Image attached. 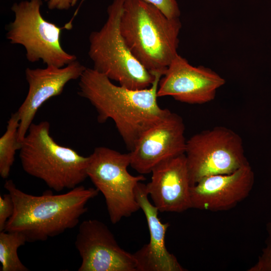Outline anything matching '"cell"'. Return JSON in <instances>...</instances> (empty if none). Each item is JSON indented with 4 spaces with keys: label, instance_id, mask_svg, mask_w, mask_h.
<instances>
[{
    "label": "cell",
    "instance_id": "8",
    "mask_svg": "<svg viewBox=\"0 0 271 271\" xmlns=\"http://www.w3.org/2000/svg\"><path fill=\"white\" fill-rule=\"evenodd\" d=\"M185 155L191 186L202 179L232 173L247 164L240 136L224 126H215L192 136Z\"/></svg>",
    "mask_w": 271,
    "mask_h": 271
},
{
    "label": "cell",
    "instance_id": "19",
    "mask_svg": "<svg viewBox=\"0 0 271 271\" xmlns=\"http://www.w3.org/2000/svg\"><path fill=\"white\" fill-rule=\"evenodd\" d=\"M151 4L170 19L179 18L180 11L176 0H142Z\"/></svg>",
    "mask_w": 271,
    "mask_h": 271
},
{
    "label": "cell",
    "instance_id": "3",
    "mask_svg": "<svg viewBox=\"0 0 271 271\" xmlns=\"http://www.w3.org/2000/svg\"><path fill=\"white\" fill-rule=\"evenodd\" d=\"M181 23L142 0H124L120 21L121 36L136 59L153 74L163 75L177 49Z\"/></svg>",
    "mask_w": 271,
    "mask_h": 271
},
{
    "label": "cell",
    "instance_id": "1",
    "mask_svg": "<svg viewBox=\"0 0 271 271\" xmlns=\"http://www.w3.org/2000/svg\"><path fill=\"white\" fill-rule=\"evenodd\" d=\"M155 74L150 87L137 90L116 85L93 68L86 67L79 79L78 95L95 108L99 123L109 119L114 121L130 152L143 132L171 112L158 105L157 91L163 75Z\"/></svg>",
    "mask_w": 271,
    "mask_h": 271
},
{
    "label": "cell",
    "instance_id": "9",
    "mask_svg": "<svg viewBox=\"0 0 271 271\" xmlns=\"http://www.w3.org/2000/svg\"><path fill=\"white\" fill-rule=\"evenodd\" d=\"M75 246L81 258L78 271H138L133 254L122 248L100 220L89 219L80 223Z\"/></svg>",
    "mask_w": 271,
    "mask_h": 271
},
{
    "label": "cell",
    "instance_id": "12",
    "mask_svg": "<svg viewBox=\"0 0 271 271\" xmlns=\"http://www.w3.org/2000/svg\"><path fill=\"white\" fill-rule=\"evenodd\" d=\"M86 67L77 60L58 67L25 70L28 83L27 95L17 112L20 119L18 138L21 142L26 136L39 108L50 98L60 95L70 81L79 79Z\"/></svg>",
    "mask_w": 271,
    "mask_h": 271
},
{
    "label": "cell",
    "instance_id": "16",
    "mask_svg": "<svg viewBox=\"0 0 271 271\" xmlns=\"http://www.w3.org/2000/svg\"><path fill=\"white\" fill-rule=\"evenodd\" d=\"M7 123L6 130L0 138V175L3 179L9 177L16 153L21 146L18 138L20 119L17 111L11 114Z\"/></svg>",
    "mask_w": 271,
    "mask_h": 271
},
{
    "label": "cell",
    "instance_id": "14",
    "mask_svg": "<svg viewBox=\"0 0 271 271\" xmlns=\"http://www.w3.org/2000/svg\"><path fill=\"white\" fill-rule=\"evenodd\" d=\"M151 173L146 191L160 212L181 213L192 208L185 154L160 163Z\"/></svg>",
    "mask_w": 271,
    "mask_h": 271
},
{
    "label": "cell",
    "instance_id": "17",
    "mask_svg": "<svg viewBox=\"0 0 271 271\" xmlns=\"http://www.w3.org/2000/svg\"><path fill=\"white\" fill-rule=\"evenodd\" d=\"M27 242L25 236L18 232L0 231L1 271H28L20 259L18 248Z\"/></svg>",
    "mask_w": 271,
    "mask_h": 271
},
{
    "label": "cell",
    "instance_id": "4",
    "mask_svg": "<svg viewBox=\"0 0 271 271\" xmlns=\"http://www.w3.org/2000/svg\"><path fill=\"white\" fill-rule=\"evenodd\" d=\"M50 127L47 121L30 126L20 149L22 168L56 192L71 190L88 177L89 157L59 145L51 136Z\"/></svg>",
    "mask_w": 271,
    "mask_h": 271
},
{
    "label": "cell",
    "instance_id": "10",
    "mask_svg": "<svg viewBox=\"0 0 271 271\" xmlns=\"http://www.w3.org/2000/svg\"><path fill=\"white\" fill-rule=\"evenodd\" d=\"M185 130L182 117L171 111L140 136L129 153L130 166L141 174H149L160 163L184 154Z\"/></svg>",
    "mask_w": 271,
    "mask_h": 271
},
{
    "label": "cell",
    "instance_id": "2",
    "mask_svg": "<svg viewBox=\"0 0 271 271\" xmlns=\"http://www.w3.org/2000/svg\"><path fill=\"white\" fill-rule=\"evenodd\" d=\"M4 187L14 204L4 230L21 233L27 242L45 241L76 226L87 210V203L99 192L79 185L63 194L46 191L35 196L18 188L12 180H7Z\"/></svg>",
    "mask_w": 271,
    "mask_h": 271
},
{
    "label": "cell",
    "instance_id": "11",
    "mask_svg": "<svg viewBox=\"0 0 271 271\" xmlns=\"http://www.w3.org/2000/svg\"><path fill=\"white\" fill-rule=\"evenodd\" d=\"M225 79L209 68L193 66L179 54L161 78L158 97L169 96L188 104H205L212 101Z\"/></svg>",
    "mask_w": 271,
    "mask_h": 271
},
{
    "label": "cell",
    "instance_id": "21",
    "mask_svg": "<svg viewBox=\"0 0 271 271\" xmlns=\"http://www.w3.org/2000/svg\"><path fill=\"white\" fill-rule=\"evenodd\" d=\"M51 10H68L75 6L78 0H44Z\"/></svg>",
    "mask_w": 271,
    "mask_h": 271
},
{
    "label": "cell",
    "instance_id": "20",
    "mask_svg": "<svg viewBox=\"0 0 271 271\" xmlns=\"http://www.w3.org/2000/svg\"><path fill=\"white\" fill-rule=\"evenodd\" d=\"M14 211V204L8 193L0 196V231H4L8 220Z\"/></svg>",
    "mask_w": 271,
    "mask_h": 271
},
{
    "label": "cell",
    "instance_id": "5",
    "mask_svg": "<svg viewBox=\"0 0 271 271\" xmlns=\"http://www.w3.org/2000/svg\"><path fill=\"white\" fill-rule=\"evenodd\" d=\"M124 0H113L107 9V18L98 31L89 36L88 56L93 68L111 80L131 89L150 87L156 75L148 71L132 55L120 31Z\"/></svg>",
    "mask_w": 271,
    "mask_h": 271
},
{
    "label": "cell",
    "instance_id": "6",
    "mask_svg": "<svg viewBox=\"0 0 271 271\" xmlns=\"http://www.w3.org/2000/svg\"><path fill=\"white\" fill-rule=\"evenodd\" d=\"M42 0L23 1L11 8L14 20L7 26L6 38L12 44L23 46L28 61L40 60L47 66L64 67L77 60L75 55L62 48V28L46 20L40 8Z\"/></svg>",
    "mask_w": 271,
    "mask_h": 271
},
{
    "label": "cell",
    "instance_id": "15",
    "mask_svg": "<svg viewBox=\"0 0 271 271\" xmlns=\"http://www.w3.org/2000/svg\"><path fill=\"white\" fill-rule=\"evenodd\" d=\"M137 201L146 216L150 232L149 243L133 253L138 271H184L176 256L165 244V235L169 226L158 216L160 212L149 199L146 184L139 182L135 189Z\"/></svg>",
    "mask_w": 271,
    "mask_h": 271
},
{
    "label": "cell",
    "instance_id": "18",
    "mask_svg": "<svg viewBox=\"0 0 271 271\" xmlns=\"http://www.w3.org/2000/svg\"><path fill=\"white\" fill-rule=\"evenodd\" d=\"M268 236L266 247L262 249L261 255L257 262L248 269V271H271V223L266 225Z\"/></svg>",
    "mask_w": 271,
    "mask_h": 271
},
{
    "label": "cell",
    "instance_id": "13",
    "mask_svg": "<svg viewBox=\"0 0 271 271\" xmlns=\"http://www.w3.org/2000/svg\"><path fill=\"white\" fill-rule=\"evenodd\" d=\"M254 181L249 163L230 174L205 177L191 187L192 208L211 211L229 210L248 196Z\"/></svg>",
    "mask_w": 271,
    "mask_h": 271
},
{
    "label": "cell",
    "instance_id": "7",
    "mask_svg": "<svg viewBox=\"0 0 271 271\" xmlns=\"http://www.w3.org/2000/svg\"><path fill=\"white\" fill-rule=\"evenodd\" d=\"M89 157L87 177L103 195L110 222L116 224L140 209L135 195L138 184L146 178L127 171L129 154L98 147Z\"/></svg>",
    "mask_w": 271,
    "mask_h": 271
}]
</instances>
